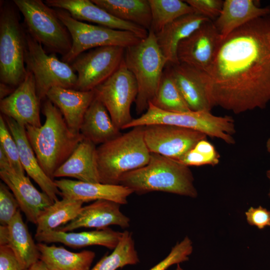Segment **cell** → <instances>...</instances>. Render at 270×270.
Here are the masks:
<instances>
[{"label": "cell", "instance_id": "obj_23", "mask_svg": "<svg viewBox=\"0 0 270 270\" xmlns=\"http://www.w3.org/2000/svg\"><path fill=\"white\" fill-rule=\"evenodd\" d=\"M123 232L106 228L95 230L72 232L58 230L36 233L35 239L39 242L62 243L73 248H80L90 246H100L110 250L118 244Z\"/></svg>", "mask_w": 270, "mask_h": 270}, {"label": "cell", "instance_id": "obj_33", "mask_svg": "<svg viewBox=\"0 0 270 270\" xmlns=\"http://www.w3.org/2000/svg\"><path fill=\"white\" fill-rule=\"evenodd\" d=\"M139 262L131 232L124 231L117 246L109 255L104 256L90 270H116Z\"/></svg>", "mask_w": 270, "mask_h": 270}, {"label": "cell", "instance_id": "obj_17", "mask_svg": "<svg viewBox=\"0 0 270 270\" xmlns=\"http://www.w3.org/2000/svg\"><path fill=\"white\" fill-rule=\"evenodd\" d=\"M44 2L51 8L67 11L73 18L81 22L86 21L113 29L130 31L142 39L148 35V31L146 29L118 19L92 0H46Z\"/></svg>", "mask_w": 270, "mask_h": 270}, {"label": "cell", "instance_id": "obj_15", "mask_svg": "<svg viewBox=\"0 0 270 270\" xmlns=\"http://www.w3.org/2000/svg\"><path fill=\"white\" fill-rule=\"evenodd\" d=\"M40 100L32 74L27 71L23 81L10 96L0 100L1 114L26 126L39 127Z\"/></svg>", "mask_w": 270, "mask_h": 270}, {"label": "cell", "instance_id": "obj_19", "mask_svg": "<svg viewBox=\"0 0 270 270\" xmlns=\"http://www.w3.org/2000/svg\"><path fill=\"white\" fill-rule=\"evenodd\" d=\"M120 205L108 200H96L82 206L74 219L56 230L66 232L82 228L100 230L110 225L127 228L130 226V219L121 212Z\"/></svg>", "mask_w": 270, "mask_h": 270}, {"label": "cell", "instance_id": "obj_38", "mask_svg": "<svg viewBox=\"0 0 270 270\" xmlns=\"http://www.w3.org/2000/svg\"><path fill=\"white\" fill-rule=\"evenodd\" d=\"M6 185L0 183V224L8 226L18 212L19 204Z\"/></svg>", "mask_w": 270, "mask_h": 270}, {"label": "cell", "instance_id": "obj_14", "mask_svg": "<svg viewBox=\"0 0 270 270\" xmlns=\"http://www.w3.org/2000/svg\"><path fill=\"white\" fill-rule=\"evenodd\" d=\"M222 40L214 22H206L180 42L177 48L179 62L208 72Z\"/></svg>", "mask_w": 270, "mask_h": 270}, {"label": "cell", "instance_id": "obj_47", "mask_svg": "<svg viewBox=\"0 0 270 270\" xmlns=\"http://www.w3.org/2000/svg\"><path fill=\"white\" fill-rule=\"evenodd\" d=\"M176 270H182L180 268H178Z\"/></svg>", "mask_w": 270, "mask_h": 270}, {"label": "cell", "instance_id": "obj_13", "mask_svg": "<svg viewBox=\"0 0 270 270\" xmlns=\"http://www.w3.org/2000/svg\"><path fill=\"white\" fill-rule=\"evenodd\" d=\"M144 126V138L150 153L179 160L200 140L204 133L186 128L165 124Z\"/></svg>", "mask_w": 270, "mask_h": 270}, {"label": "cell", "instance_id": "obj_6", "mask_svg": "<svg viewBox=\"0 0 270 270\" xmlns=\"http://www.w3.org/2000/svg\"><path fill=\"white\" fill-rule=\"evenodd\" d=\"M13 0L0 2V82L16 88L26 73V30Z\"/></svg>", "mask_w": 270, "mask_h": 270}, {"label": "cell", "instance_id": "obj_40", "mask_svg": "<svg viewBox=\"0 0 270 270\" xmlns=\"http://www.w3.org/2000/svg\"><path fill=\"white\" fill-rule=\"evenodd\" d=\"M245 214L249 224L256 226L260 230L270 226V211L266 208L260 206L250 207Z\"/></svg>", "mask_w": 270, "mask_h": 270}, {"label": "cell", "instance_id": "obj_29", "mask_svg": "<svg viewBox=\"0 0 270 270\" xmlns=\"http://www.w3.org/2000/svg\"><path fill=\"white\" fill-rule=\"evenodd\" d=\"M20 210L8 224V246L12 250L24 270L40 260V253Z\"/></svg>", "mask_w": 270, "mask_h": 270}, {"label": "cell", "instance_id": "obj_4", "mask_svg": "<svg viewBox=\"0 0 270 270\" xmlns=\"http://www.w3.org/2000/svg\"><path fill=\"white\" fill-rule=\"evenodd\" d=\"M100 183L120 184L122 176L146 166L150 152L144 138V126H138L96 148Z\"/></svg>", "mask_w": 270, "mask_h": 270}, {"label": "cell", "instance_id": "obj_22", "mask_svg": "<svg viewBox=\"0 0 270 270\" xmlns=\"http://www.w3.org/2000/svg\"><path fill=\"white\" fill-rule=\"evenodd\" d=\"M95 96L94 90L80 91L54 87L48 92L46 98L58 108L68 128L78 134L84 114Z\"/></svg>", "mask_w": 270, "mask_h": 270}, {"label": "cell", "instance_id": "obj_8", "mask_svg": "<svg viewBox=\"0 0 270 270\" xmlns=\"http://www.w3.org/2000/svg\"><path fill=\"white\" fill-rule=\"evenodd\" d=\"M13 2L24 16L26 30L33 38L52 54L63 56L68 52L72 39L55 8L41 0Z\"/></svg>", "mask_w": 270, "mask_h": 270}, {"label": "cell", "instance_id": "obj_37", "mask_svg": "<svg viewBox=\"0 0 270 270\" xmlns=\"http://www.w3.org/2000/svg\"><path fill=\"white\" fill-rule=\"evenodd\" d=\"M192 252V242L188 236H186L182 240L177 243L172 248L166 258L150 270H166L174 264H178L188 260V256Z\"/></svg>", "mask_w": 270, "mask_h": 270}, {"label": "cell", "instance_id": "obj_12", "mask_svg": "<svg viewBox=\"0 0 270 270\" xmlns=\"http://www.w3.org/2000/svg\"><path fill=\"white\" fill-rule=\"evenodd\" d=\"M125 48L104 46L85 52L70 64L78 77L76 90H94L110 76L124 60Z\"/></svg>", "mask_w": 270, "mask_h": 270}, {"label": "cell", "instance_id": "obj_35", "mask_svg": "<svg viewBox=\"0 0 270 270\" xmlns=\"http://www.w3.org/2000/svg\"><path fill=\"white\" fill-rule=\"evenodd\" d=\"M220 160V155L215 147L206 138L199 141L178 162L188 166H214L219 164Z\"/></svg>", "mask_w": 270, "mask_h": 270}, {"label": "cell", "instance_id": "obj_1", "mask_svg": "<svg viewBox=\"0 0 270 270\" xmlns=\"http://www.w3.org/2000/svg\"><path fill=\"white\" fill-rule=\"evenodd\" d=\"M204 77L213 107L236 114L265 108L270 102V14L223 39Z\"/></svg>", "mask_w": 270, "mask_h": 270}, {"label": "cell", "instance_id": "obj_36", "mask_svg": "<svg viewBox=\"0 0 270 270\" xmlns=\"http://www.w3.org/2000/svg\"><path fill=\"white\" fill-rule=\"evenodd\" d=\"M0 148L7 156L11 168L18 172L24 174L17 144L2 114L0 115Z\"/></svg>", "mask_w": 270, "mask_h": 270}, {"label": "cell", "instance_id": "obj_44", "mask_svg": "<svg viewBox=\"0 0 270 270\" xmlns=\"http://www.w3.org/2000/svg\"><path fill=\"white\" fill-rule=\"evenodd\" d=\"M28 270H48L45 264L40 260L32 265Z\"/></svg>", "mask_w": 270, "mask_h": 270}, {"label": "cell", "instance_id": "obj_42", "mask_svg": "<svg viewBox=\"0 0 270 270\" xmlns=\"http://www.w3.org/2000/svg\"><path fill=\"white\" fill-rule=\"evenodd\" d=\"M16 88L0 82V100H2L12 94Z\"/></svg>", "mask_w": 270, "mask_h": 270}, {"label": "cell", "instance_id": "obj_27", "mask_svg": "<svg viewBox=\"0 0 270 270\" xmlns=\"http://www.w3.org/2000/svg\"><path fill=\"white\" fill-rule=\"evenodd\" d=\"M80 133L84 139L96 145L103 144L122 134L96 94L84 114Z\"/></svg>", "mask_w": 270, "mask_h": 270}, {"label": "cell", "instance_id": "obj_32", "mask_svg": "<svg viewBox=\"0 0 270 270\" xmlns=\"http://www.w3.org/2000/svg\"><path fill=\"white\" fill-rule=\"evenodd\" d=\"M150 103L156 108L166 112H184L190 111L169 68L164 70L156 96Z\"/></svg>", "mask_w": 270, "mask_h": 270}, {"label": "cell", "instance_id": "obj_21", "mask_svg": "<svg viewBox=\"0 0 270 270\" xmlns=\"http://www.w3.org/2000/svg\"><path fill=\"white\" fill-rule=\"evenodd\" d=\"M170 65V74L190 110L210 112L213 106L204 72L182 63Z\"/></svg>", "mask_w": 270, "mask_h": 270}, {"label": "cell", "instance_id": "obj_9", "mask_svg": "<svg viewBox=\"0 0 270 270\" xmlns=\"http://www.w3.org/2000/svg\"><path fill=\"white\" fill-rule=\"evenodd\" d=\"M55 10L72 39L70 50L61 58L68 64H70L80 54L93 48L104 46H118L126 48L138 44L142 40L130 31L82 22L73 18L65 10Z\"/></svg>", "mask_w": 270, "mask_h": 270}, {"label": "cell", "instance_id": "obj_31", "mask_svg": "<svg viewBox=\"0 0 270 270\" xmlns=\"http://www.w3.org/2000/svg\"><path fill=\"white\" fill-rule=\"evenodd\" d=\"M84 203L66 198L54 202L38 216L36 233L55 230L71 222L78 214Z\"/></svg>", "mask_w": 270, "mask_h": 270}, {"label": "cell", "instance_id": "obj_5", "mask_svg": "<svg viewBox=\"0 0 270 270\" xmlns=\"http://www.w3.org/2000/svg\"><path fill=\"white\" fill-rule=\"evenodd\" d=\"M124 61L136 81V110L140 114L147 110L156 96L168 62L158 44L154 32L151 30L146 38L125 49Z\"/></svg>", "mask_w": 270, "mask_h": 270}, {"label": "cell", "instance_id": "obj_18", "mask_svg": "<svg viewBox=\"0 0 270 270\" xmlns=\"http://www.w3.org/2000/svg\"><path fill=\"white\" fill-rule=\"evenodd\" d=\"M62 198L88 202L100 200L112 201L120 204H128L133 192L120 184L84 182L66 178L54 180Z\"/></svg>", "mask_w": 270, "mask_h": 270}, {"label": "cell", "instance_id": "obj_46", "mask_svg": "<svg viewBox=\"0 0 270 270\" xmlns=\"http://www.w3.org/2000/svg\"><path fill=\"white\" fill-rule=\"evenodd\" d=\"M266 175L267 178H268V179L269 180L270 182V169L266 171ZM268 196L270 198V190H269V192L268 193Z\"/></svg>", "mask_w": 270, "mask_h": 270}, {"label": "cell", "instance_id": "obj_34", "mask_svg": "<svg viewBox=\"0 0 270 270\" xmlns=\"http://www.w3.org/2000/svg\"><path fill=\"white\" fill-rule=\"evenodd\" d=\"M152 14L150 30L154 34L166 25L184 15L196 12L186 1L180 0H148Z\"/></svg>", "mask_w": 270, "mask_h": 270}, {"label": "cell", "instance_id": "obj_41", "mask_svg": "<svg viewBox=\"0 0 270 270\" xmlns=\"http://www.w3.org/2000/svg\"><path fill=\"white\" fill-rule=\"evenodd\" d=\"M0 270H24L8 245L0 246Z\"/></svg>", "mask_w": 270, "mask_h": 270}, {"label": "cell", "instance_id": "obj_16", "mask_svg": "<svg viewBox=\"0 0 270 270\" xmlns=\"http://www.w3.org/2000/svg\"><path fill=\"white\" fill-rule=\"evenodd\" d=\"M0 178L14 196L28 220L36 224L40 214L54 202L38 190L28 176L16 172L10 164L0 167Z\"/></svg>", "mask_w": 270, "mask_h": 270}, {"label": "cell", "instance_id": "obj_3", "mask_svg": "<svg viewBox=\"0 0 270 270\" xmlns=\"http://www.w3.org/2000/svg\"><path fill=\"white\" fill-rule=\"evenodd\" d=\"M189 167L162 155L150 153L148 163L130 172L120 184L139 194L162 192L194 198L198 196Z\"/></svg>", "mask_w": 270, "mask_h": 270}, {"label": "cell", "instance_id": "obj_25", "mask_svg": "<svg viewBox=\"0 0 270 270\" xmlns=\"http://www.w3.org/2000/svg\"><path fill=\"white\" fill-rule=\"evenodd\" d=\"M209 20H211L198 13L189 14L176 18L155 34L158 44L168 64L180 63L177 56L180 42Z\"/></svg>", "mask_w": 270, "mask_h": 270}, {"label": "cell", "instance_id": "obj_7", "mask_svg": "<svg viewBox=\"0 0 270 270\" xmlns=\"http://www.w3.org/2000/svg\"><path fill=\"white\" fill-rule=\"evenodd\" d=\"M152 124L176 126L197 130L207 136L220 139L226 144H234L236 132L234 120L230 116H216L209 111H189L172 112L160 110L150 102L146 112L133 120L124 128Z\"/></svg>", "mask_w": 270, "mask_h": 270}, {"label": "cell", "instance_id": "obj_26", "mask_svg": "<svg viewBox=\"0 0 270 270\" xmlns=\"http://www.w3.org/2000/svg\"><path fill=\"white\" fill-rule=\"evenodd\" d=\"M270 14V6H260L252 0H226L214 24L222 40L256 18Z\"/></svg>", "mask_w": 270, "mask_h": 270}, {"label": "cell", "instance_id": "obj_43", "mask_svg": "<svg viewBox=\"0 0 270 270\" xmlns=\"http://www.w3.org/2000/svg\"><path fill=\"white\" fill-rule=\"evenodd\" d=\"M8 226H0V246L8 244Z\"/></svg>", "mask_w": 270, "mask_h": 270}, {"label": "cell", "instance_id": "obj_28", "mask_svg": "<svg viewBox=\"0 0 270 270\" xmlns=\"http://www.w3.org/2000/svg\"><path fill=\"white\" fill-rule=\"evenodd\" d=\"M37 246L40 260L48 270H90L96 256L89 250L74 252L54 244L38 242Z\"/></svg>", "mask_w": 270, "mask_h": 270}, {"label": "cell", "instance_id": "obj_11", "mask_svg": "<svg viewBox=\"0 0 270 270\" xmlns=\"http://www.w3.org/2000/svg\"><path fill=\"white\" fill-rule=\"evenodd\" d=\"M94 90L116 126L124 129L133 120L130 108L136 101L138 88L134 75L124 60L117 70Z\"/></svg>", "mask_w": 270, "mask_h": 270}, {"label": "cell", "instance_id": "obj_10", "mask_svg": "<svg viewBox=\"0 0 270 270\" xmlns=\"http://www.w3.org/2000/svg\"><path fill=\"white\" fill-rule=\"evenodd\" d=\"M26 70L34 76L40 100H45L48 91L54 87L76 90L78 77L70 64L59 60L56 54H47L26 30Z\"/></svg>", "mask_w": 270, "mask_h": 270}, {"label": "cell", "instance_id": "obj_30", "mask_svg": "<svg viewBox=\"0 0 270 270\" xmlns=\"http://www.w3.org/2000/svg\"><path fill=\"white\" fill-rule=\"evenodd\" d=\"M96 4L121 20L140 26L148 31L152 24L148 0H92Z\"/></svg>", "mask_w": 270, "mask_h": 270}, {"label": "cell", "instance_id": "obj_45", "mask_svg": "<svg viewBox=\"0 0 270 270\" xmlns=\"http://www.w3.org/2000/svg\"><path fill=\"white\" fill-rule=\"evenodd\" d=\"M266 148L267 152L270 154V137L268 138L266 143Z\"/></svg>", "mask_w": 270, "mask_h": 270}, {"label": "cell", "instance_id": "obj_2", "mask_svg": "<svg viewBox=\"0 0 270 270\" xmlns=\"http://www.w3.org/2000/svg\"><path fill=\"white\" fill-rule=\"evenodd\" d=\"M44 101V122L39 127L26 126V132L40 167L54 180V172L84 138L68 128L56 106L48 98Z\"/></svg>", "mask_w": 270, "mask_h": 270}, {"label": "cell", "instance_id": "obj_39", "mask_svg": "<svg viewBox=\"0 0 270 270\" xmlns=\"http://www.w3.org/2000/svg\"><path fill=\"white\" fill-rule=\"evenodd\" d=\"M196 12L211 20H216L220 16L224 1L221 0H186Z\"/></svg>", "mask_w": 270, "mask_h": 270}, {"label": "cell", "instance_id": "obj_24", "mask_svg": "<svg viewBox=\"0 0 270 270\" xmlns=\"http://www.w3.org/2000/svg\"><path fill=\"white\" fill-rule=\"evenodd\" d=\"M96 145L84 138L69 158L54 172V178L69 177L78 180L100 182Z\"/></svg>", "mask_w": 270, "mask_h": 270}, {"label": "cell", "instance_id": "obj_20", "mask_svg": "<svg viewBox=\"0 0 270 270\" xmlns=\"http://www.w3.org/2000/svg\"><path fill=\"white\" fill-rule=\"evenodd\" d=\"M2 116L17 144L21 164L28 176L32 178L54 202L58 200V196H60V192L54 180L48 176L40 167L27 138L25 126L10 118Z\"/></svg>", "mask_w": 270, "mask_h": 270}]
</instances>
